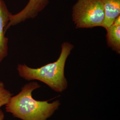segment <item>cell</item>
I'll use <instances>...</instances> for the list:
<instances>
[{"mask_svg": "<svg viewBox=\"0 0 120 120\" xmlns=\"http://www.w3.org/2000/svg\"><path fill=\"white\" fill-rule=\"evenodd\" d=\"M4 120V112L0 109V120Z\"/></svg>", "mask_w": 120, "mask_h": 120, "instance_id": "9c48e42d", "label": "cell"}, {"mask_svg": "<svg viewBox=\"0 0 120 120\" xmlns=\"http://www.w3.org/2000/svg\"><path fill=\"white\" fill-rule=\"evenodd\" d=\"M12 97L11 93L5 89L4 83L0 81V108L5 105Z\"/></svg>", "mask_w": 120, "mask_h": 120, "instance_id": "ba28073f", "label": "cell"}, {"mask_svg": "<svg viewBox=\"0 0 120 120\" xmlns=\"http://www.w3.org/2000/svg\"><path fill=\"white\" fill-rule=\"evenodd\" d=\"M105 14L102 27L105 30L120 16V0H102Z\"/></svg>", "mask_w": 120, "mask_h": 120, "instance_id": "8992f818", "label": "cell"}, {"mask_svg": "<svg viewBox=\"0 0 120 120\" xmlns=\"http://www.w3.org/2000/svg\"><path fill=\"white\" fill-rule=\"evenodd\" d=\"M12 14L4 1L0 0V63L8 54V38L5 32Z\"/></svg>", "mask_w": 120, "mask_h": 120, "instance_id": "5b68a950", "label": "cell"}, {"mask_svg": "<svg viewBox=\"0 0 120 120\" xmlns=\"http://www.w3.org/2000/svg\"><path fill=\"white\" fill-rule=\"evenodd\" d=\"M72 18L76 29L102 27L105 14L102 0H77L72 8Z\"/></svg>", "mask_w": 120, "mask_h": 120, "instance_id": "3957f363", "label": "cell"}, {"mask_svg": "<svg viewBox=\"0 0 120 120\" xmlns=\"http://www.w3.org/2000/svg\"><path fill=\"white\" fill-rule=\"evenodd\" d=\"M41 87L36 82L26 84L17 95L12 96L5 105L7 112L22 120H47L59 109V100L49 102L33 98L34 91Z\"/></svg>", "mask_w": 120, "mask_h": 120, "instance_id": "6da1fadb", "label": "cell"}, {"mask_svg": "<svg viewBox=\"0 0 120 120\" xmlns=\"http://www.w3.org/2000/svg\"><path fill=\"white\" fill-rule=\"evenodd\" d=\"M49 3V0H29L25 7L19 13L12 14L8 29L29 19H34L43 11Z\"/></svg>", "mask_w": 120, "mask_h": 120, "instance_id": "277c9868", "label": "cell"}, {"mask_svg": "<svg viewBox=\"0 0 120 120\" xmlns=\"http://www.w3.org/2000/svg\"><path fill=\"white\" fill-rule=\"evenodd\" d=\"M73 48L72 44L64 42L61 45L60 56L55 61L38 68H31L26 64H18L17 67L18 74L26 80L39 81L55 92L62 93L68 86V81L64 75L65 65Z\"/></svg>", "mask_w": 120, "mask_h": 120, "instance_id": "7a4b0ae2", "label": "cell"}, {"mask_svg": "<svg viewBox=\"0 0 120 120\" xmlns=\"http://www.w3.org/2000/svg\"><path fill=\"white\" fill-rule=\"evenodd\" d=\"M106 41L108 46L120 54V24L113 23L106 29Z\"/></svg>", "mask_w": 120, "mask_h": 120, "instance_id": "52a82bcc", "label": "cell"}]
</instances>
